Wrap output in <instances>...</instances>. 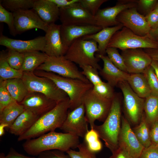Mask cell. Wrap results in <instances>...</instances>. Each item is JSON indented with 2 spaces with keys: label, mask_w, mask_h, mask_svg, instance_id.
I'll return each instance as SVG.
<instances>
[{
  "label": "cell",
  "mask_w": 158,
  "mask_h": 158,
  "mask_svg": "<svg viewBox=\"0 0 158 158\" xmlns=\"http://www.w3.org/2000/svg\"><path fill=\"white\" fill-rule=\"evenodd\" d=\"M116 20L123 27L139 36L148 35L151 30L145 16L138 11L136 7L123 11L117 16Z\"/></svg>",
  "instance_id": "obj_13"
},
{
  "label": "cell",
  "mask_w": 158,
  "mask_h": 158,
  "mask_svg": "<svg viewBox=\"0 0 158 158\" xmlns=\"http://www.w3.org/2000/svg\"><path fill=\"white\" fill-rule=\"evenodd\" d=\"M99 138L98 133L93 128L88 130L84 138V142L88 148L95 153L99 152L102 148V144Z\"/></svg>",
  "instance_id": "obj_34"
},
{
  "label": "cell",
  "mask_w": 158,
  "mask_h": 158,
  "mask_svg": "<svg viewBox=\"0 0 158 158\" xmlns=\"http://www.w3.org/2000/svg\"><path fill=\"white\" fill-rule=\"evenodd\" d=\"M143 49L152 60L158 61V49L145 48Z\"/></svg>",
  "instance_id": "obj_52"
},
{
  "label": "cell",
  "mask_w": 158,
  "mask_h": 158,
  "mask_svg": "<svg viewBox=\"0 0 158 158\" xmlns=\"http://www.w3.org/2000/svg\"><path fill=\"white\" fill-rule=\"evenodd\" d=\"M153 10L154 11L158 14V1H157V4Z\"/></svg>",
  "instance_id": "obj_56"
},
{
  "label": "cell",
  "mask_w": 158,
  "mask_h": 158,
  "mask_svg": "<svg viewBox=\"0 0 158 158\" xmlns=\"http://www.w3.org/2000/svg\"><path fill=\"white\" fill-rule=\"evenodd\" d=\"M78 148V151L70 149L66 152L71 158H97L95 153L90 150L84 142L80 143Z\"/></svg>",
  "instance_id": "obj_38"
},
{
  "label": "cell",
  "mask_w": 158,
  "mask_h": 158,
  "mask_svg": "<svg viewBox=\"0 0 158 158\" xmlns=\"http://www.w3.org/2000/svg\"><path fill=\"white\" fill-rule=\"evenodd\" d=\"M85 114V107L82 103L73 110L68 111L60 129L65 133L84 138L89 130Z\"/></svg>",
  "instance_id": "obj_14"
},
{
  "label": "cell",
  "mask_w": 158,
  "mask_h": 158,
  "mask_svg": "<svg viewBox=\"0 0 158 158\" xmlns=\"http://www.w3.org/2000/svg\"><path fill=\"white\" fill-rule=\"evenodd\" d=\"M107 0H80L81 5L91 14L94 16L99 8Z\"/></svg>",
  "instance_id": "obj_44"
},
{
  "label": "cell",
  "mask_w": 158,
  "mask_h": 158,
  "mask_svg": "<svg viewBox=\"0 0 158 158\" xmlns=\"http://www.w3.org/2000/svg\"><path fill=\"white\" fill-rule=\"evenodd\" d=\"M148 35L153 40L158 42V26L154 29H151Z\"/></svg>",
  "instance_id": "obj_53"
},
{
  "label": "cell",
  "mask_w": 158,
  "mask_h": 158,
  "mask_svg": "<svg viewBox=\"0 0 158 158\" xmlns=\"http://www.w3.org/2000/svg\"><path fill=\"white\" fill-rule=\"evenodd\" d=\"M6 86L12 97L20 103L28 93L22 78H15L6 80Z\"/></svg>",
  "instance_id": "obj_28"
},
{
  "label": "cell",
  "mask_w": 158,
  "mask_h": 158,
  "mask_svg": "<svg viewBox=\"0 0 158 158\" xmlns=\"http://www.w3.org/2000/svg\"><path fill=\"white\" fill-rule=\"evenodd\" d=\"M32 8L49 25L59 19V8L50 0H35Z\"/></svg>",
  "instance_id": "obj_23"
},
{
  "label": "cell",
  "mask_w": 158,
  "mask_h": 158,
  "mask_svg": "<svg viewBox=\"0 0 158 158\" xmlns=\"http://www.w3.org/2000/svg\"><path fill=\"white\" fill-rule=\"evenodd\" d=\"M36 70L54 73L61 76L76 78L90 83L82 74L74 63L64 56H49L46 61Z\"/></svg>",
  "instance_id": "obj_9"
},
{
  "label": "cell",
  "mask_w": 158,
  "mask_h": 158,
  "mask_svg": "<svg viewBox=\"0 0 158 158\" xmlns=\"http://www.w3.org/2000/svg\"><path fill=\"white\" fill-rule=\"evenodd\" d=\"M79 138L70 133L54 131L26 140L22 146L27 153L32 156L38 155L44 151L52 150L66 152L70 149L78 148L80 144Z\"/></svg>",
  "instance_id": "obj_1"
},
{
  "label": "cell",
  "mask_w": 158,
  "mask_h": 158,
  "mask_svg": "<svg viewBox=\"0 0 158 158\" xmlns=\"http://www.w3.org/2000/svg\"><path fill=\"white\" fill-rule=\"evenodd\" d=\"M45 42L44 36L38 37L27 40L13 39L2 35L0 37L1 45L7 48L23 53L33 51H41L43 52Z\"/></svg>",
  "instance_id": "obj_20"
},
{
  "label": "cell",
  "mask_w": 158,
  "mask_h": 158,
  "mask_svg": "<svg viewBox=\"0 0 158 158\" xmlns=\"http://www.w3.org/2000/svg\"><path fill=\"white\" fill-rule=\"evenodd\" d=\"M117 86L122 92L124 110L128 118L133 124L138 123L143 115L145 99L136 94L127 81L121 82Z\"/></svg>",
  "instance_id": "obj_10"
},
{
  "label": "cell",
  "mask_w": 158,
  "mask_h": 158,
  "mask_svg": "<svg viewBox=\"0 0 158 158\" xmlns=\"http://www.w3.org/2000/svg\"><path fill=\"white\" fill-rule=\"evenodd\" d=\"M102 28L95 25H61V35L63 44L67 48L76 40L97 32Z\"/></svg>",
  "instance_id": "obj_21"
},
{
  "label": "cell",
  "mask_w": 158,
  "mask_h": 158,
  "mask_svg": "<svg viewBox=\"0 0 158 158\" xmlns=\"http://www.w3.org/2000/svg\"><path fill=\"white\" fill-rule=\"evenodd\" d=\"M112 102L97 96L92 88L86 92L83 97L82 103L85 107V117L91 128H94L96 120L101 121L106 119Z\"/></svg>",
  "instance_id": "obj_8"
},
{
  "label": "cell",
  "mask_w": 158,
  "mask_h": 158,
  "mask_svg": "<svg viewBox=\"0 0 158 158\" xmlns=\"http://www.w3.org/2000/svg\"><path fill=\"white\" fill-rule=\"evenodd\" d=\"M144 112L149 126L158 120V95L151 94L145 99Z\"/></svg>",
  "instance_id": "obj_30"
},
{
  "label": "cell",
  "mask_w": 158,
  "mask_h": 158,
  "mask_svg": "<svg viewBox=\"0 0 158 158\" xmlns=\"http://www.w3.org/2000/svg\"><path fill=\"white\" fill-rule=\"evenodd\" d=\"M20 103L25 109L29 110L40 116L52 109L57 103L43 94L28 92Z\"/></svg>",
  "instance_id": "obj_19"
},
{
  "label": "cell",
  "mask_w": 158,
  "mask_h": 158,
  "mask_svg": "<svg viewBox=\"0 0 158 158\" xmlns=\"http://www.w3.org/2000/svg\"><path fill=\"white\" fill-rule=\"evenodd\" d=\"M151 91V94L158 95V79L153 67L150 65L142 73Z\"/></svg>",
  "instance_id": "obj_39"
},
{
  "label": "cell",
  "mask_w": 158,
  "mask_h": 158,
  "mask_svg": "<svg viewBox=\"0 0 158 158\" xmlns=\"http://www.w3.org/2000/svg\"><path fill=\"white\" fill-rule=\"evenodd\" d=\"M139 158H158V146L152 144L144 148Z\"/></svg>",
  "instance_id": "obj_46"
},
{
  "label": "cell",
  "mask_w": 158,
  "mask_h": 158,
  "mask_svg": "<svg viewBox=\"0 0 158 158\" xmlns=\"http://www.w3.org/2000/svg\"><path fill=\"white\" fill-rule=\"evenodd\" d=\"M61 27V25L51 24L49 25L45 32V44L43 52L49 56H64L68 49L63 42Z\"/></svg>",
  "instance_id": "obj_18"
},
{
  "label": "cell",
  "mask_w": 158,
  "mask_h": 158,
  "mask_svg": "<svg viewBox=\"0 0 158 158\" xmlns=\"http://www.w3.org/2000/svg\"><path fill=\"white\" fill-rule=\"evenodd\" d=\"M127 81L132 90L140 97L145 99L151 94L149 86L142 73L130 74Z\"/></svg>",
  "instance_id": "obj_26"
},
{
  "label": "cell",
  "mask_w": 158,
  "mask_h": 158,
  "mask_svg": "<svg viewBox=\"0 0 158 158\" xmlns=\"http://www.w3.org/2000/svg\"><path fill=\"white\" fill-rule=\"evenodd\" d=\"M150 136L152 144L158 145V120L156 121L150 126Z\"/></svg>",
  "instance_id": "obj_48"
},
{
  "label": "cell",
  "mask_w": 158,
  "mask_h": 158,
  "mask_svg": "<svg viewBox=\"0 0 158 158\" xmlns=\"http://www.w3.org/2000/svg\"><path fill=\"white\" fill-rule=\"evenodd\" d=\"M98 51V44L96 41L82 37L76 40L71 44L64 56L81 68L89 65L100 70L101 68L98 63L100 59L95 55Z\"/></svg>",
  "instance_id": "obj_5"
},
{
  "label": "cell",
  "mask_w": 158,
  "mask_h": 158,
  "mask_svg": "<svg viewBox=\"0 0 158 158\" xmlns=\"http://www.w3.org/2000/svg\"><path fill=\"white\" fill-rule=\"evenodd\" d=\"M113 88L108 83L103 82L94 85L92 89L93 92L100 97L112 101L116 95Z\"/></svg>",
  "instance_id": "obj_35"
},
{
  "label": "cell",
  "mask_w": 158,
  "mask_h": 158,
  "mask_svg": "<svg viewBox=\"0 0 158 158\" xmlns=\"http://www.w3.org/2000/svg\"><path fill=\"white\" fill-rule=\"evenodd\" d=\"M7 49L6 58L8 63L14 69L20 70L24 62V53L9 48Z\"/></svg>",
  "instance_id": "obj_36"
},
{
  "label": "cell",
  "mask_w": 158,
  "mask_h": 158,
  "mask_svg": "<svg viewBox=\"0 0 158 158\" xmlns=\"http://www.w3.org/2000/svg\"><path fill=\"white\" fill-rule=\"evenodd\" d=\"M96 56L103 62V67L99 70V74L112 87L117 86L121 82L127 81L130 74L116 66L107 56L97 54Z\"/></svg>",
  "instance_id": "obj_22"
},
{
  "label": "cell",
  "mask_w": 158,
  "mask_h": 158,
  "mask_svg": "<svg viewBox=\"0 0 158 158\" xmlns=\"http://www.w3.org/2000/svg\"><path fill=\"white\" fill-rule=\"evenodd\" d=\"M0 158H6L5 154L3 153H1L0 154Z\"/></svg>",
  "instance_id": "obj_57"
},
{
  "label": "cell",
  "mask_w": 158,
  "mask_h": 158,
  "mask_svg": "<svg viewBox=\"0 0 158 158\" xmlns=\"http://www.w3.org/2000/svg\"><path fill=\"white\" fill-rule=\"evenodd\" d=\"M40 117L29 110L25 109L8 128L9 132L15 135L20 136L28 130Z\"/></svg>",
  "instance_id": "obj_25"
},
{
  "label": "cell",
  "mask_w": 158,
  "mask_h": 158,
  "mask_svg": "<svg viewBox=\"0 0 158 158\" xmlns=\"http://www.w3.org/2000/svg\"><path fill=\"white\" fill-rule=\"evenodd\" d=\"M25 110L23 106L15 101L5 107L0 112V123L7 125L8 129Z\"/></svg>",
  "instance_id": "obj_29"
},
{
  "label": "cell",
  "mask_w": 158,
  "mask_h": 158,
  "mask_svg": "<svg viewBox=\"0 0 158 158\" xmlns=\"http://www.w3.org/2000/svg\"><path fill=\"white\" fill-rule=\"evenodd\" d=\"M118 96L116 94L104 123L99 126L95 125L93 128L111 152L118 147V139L121 128L122 116L121 101Z\"/></svg>",
  "instance_id": "obj_4"
},
{
  "label": "cell",
  "mask_w": 158,
  "mask_h": 158,
  "mask_svg": "<svg viewBox=\"0 0 158 158\" xmlns=\"http://www.w3.org/2000/svg\"><path fill=\"white\" fill-rule=\"evenodd\" d=\"M69 108V98L58 103L52 109L40 116L26 132L19 136L18 141L35 138L60 128L66 118Z\"/></svg>",
  "instance_id": "obj_2"
},
{
  "label": "cell",
  "mask_w": 158,
  "mask_h": 158,
  "mask_svg": "<svg viewBox=\"0 0 158 158\" xmlns=\"http://www.w3.org/2000/svg\"><path fill=\"white\" fill-rule=\"evenodd\" d=\"M13 13L17 34L34 28L42 30L46 32L48 29L49 25L41 19L33 8L20 10Z\"/></svg>",
  "instance_id": "obj_16"
},
{
  "label": "cell",
  "mask_w": 158,
  "mask_h": 158,
  "mask_svg": "<svg viewBox=\"0 0 158 158\" xmlns=\"http://www.w3.org/2000/svg\"><path fill=\"white\" fill-rule=\"evenodd\" d=\"M0 22L6 23L10 34L15 36L17 35L15 27L14 18L13 13L5 8L0 4Z\"/></svg>",
  "instance_id": "obj_40"
},
{
  "label": "cell",
  "mask_w": 158,
  "mask_h": 158,
  "mask_svg": "<svg viewBox=\"0 0 158 158\" xmlns=\"http://www.w3.org/2000/svg\"><path fill=\"white\" fill-rule=\"evenodd\" d=\"M108 47L118 48L121 50L137 48L158 49V42L147 35H138L123 27L113 36Z\"/></svg>",
  "instance_id": "obj_7"
},
{
  "label": "cell",
  "mask_w": 158,
  "mask_h": 158,
  "mask_svg": "<svg viewBox=\"0 0 158 158\" xmlns=\"http://www.w3.org/2000/svg\"><path fill=\"white\" fill-rule=\"evenodd\" d=\"M28 92L42 93L57 103L69 98L51 80L36 75L33 72H23L22 78Z\"/></svg>",
  "instance_id": "obj_6"
},
{
  "label": "cell",
  "mask_w": 158,
  "mask_h": 158,
  "mask_svg": "<svg viewBox=\"0 0 158 158\" xmlns=\"http://www.w3.org/2000/svg\"><path fill=\"white\" fill-rule=\"evenodd\" d=\"M157 1V0H136L137 10L145 16L154 10Z\"/></svg>",
  "instance_id": "obj_43"
},
{
  "label": "cell",
  "mask_w": 158,
  "mask_h": 158,
  "mask_svg": "<svg viewBox=\"0 0 158 158\" xmlns=\"http://www.w3.org/2000/svg\"></svg>",
  "instance_id": "obj_58"
},
{
  "label": "cell",
  "mask_w": 158,
  "mask_h": 158,
  "mask_svg": "<svg viewBox=\"0 0 158 158\" xmlns=\"http://www.w3.org/2000/svg\"><path fill=\"white\" fill-rule=\"evenodd\" d=\"M59 19L64 25H95L94 16L79 3L59 8Z\"/></svg>",
  "instance_id": "obj_11"
},
{
  "label": "cell",
  "mask_w": 158,
  "mask_h": 158,
  "mask_svg": "<svg viewBox=\"0 0 158 158\" xmlns=\"http://www.w3.org/2000/svg\"><path fill=\"white\" fill-rule=\"evenodd\" d=\"M24 62L20 70L23 72H34L43 63L49 56L44 52L33 51L24 53Z\"/></svg>",
  "instance_id": "obj_27"
},
{
  "label": "cell",
  "mask_w": 158,
  "mask_h": 158,
  "mask_svg": "<svg viewBox=\"0 0 158 158\" xmlns=\"http://www.w3.org/2000/svg\"><path fill=\"white\" fill-rule=\"evenodd\" d=\"M136 6V0H118L115 6L98 11L94 16L95 25L102 29L118 25L120 24L116 20L118 15L125 9Z\"/></svg>",
  "instance_id": "obj_12"
},
{
  "label": "cell",
  "mask_w": 158,
  "mask_h": 158,
  "mask_svg": "<svg viewBox=\"0 0 158 158\" xmlns=\"http://www.w3.org/2000/svg\"><path fill=\"white\" fill-rule=\"evenodd\" d=\"M123 27L122 24H120L116 26L105 28L97 33L83 37L86 40H93L96 41L98 44V51L97 54L105 55L106 50L112 37Z\"/></svg>",
  "instance_id": "obj_24"
},
{
  "label": "cell",
  "mask_w": 158,
  "mask_h": 158,
  "mask_svg": "<svg viewBox=\"0 0 158 158\" xmlns=\"http://www.w3.org/2000/svg\"><path fill=\"white\" fill-rule=\"evenodd\" d=\"M111 152L112 155L109 158H135L126 151L119 147Z\"/></svg>",
  "instance_id": "obj_49"
},
{
  "label": "cell",
  "mask_w": 158,
  "mask_h": 158,
  "mask_svg": "<svg viewBox=\"0 0 158 158\" xmlns=\"http://www.w3.org/2000/svg\"><path fill=\"white\" fill-rule=\"evenodd\" d=\"M35 0H1L0 4L11 12L33 8Z\"/></svg>",
  "instance_id": "obj_33"
},
{
  "label": "cell",
  "mask_w": 158,
  "mask_h": 158,
  "mask_svg": "<svg viewBox=\"0 0 158 158\" xmlns=\"http://www.w3.org/2000/svg\"><path fill=\"white\" fill-rule=\"evenodd\" d=\"M55 4L59 8L69 6L74 4L78 2L80 0H50Z\"/></svg>",
  "instance_id": "obj_50"
},
{
  "label": "cell",
  "mask_w": 158,
  "mask_h": 158,
  "mask_svg": "<svg viewBox=\"0 0 158 158\" xmlns=\"http://www.w3.org/2000/svg\"><path fill=\"white\" fill-rule=\"evenodd\" d=\"M64 152L57 150H47L40 154L38 158H71Z\"/></svg>",
  "instance_id": "obj_45"
},
{
  "label": "cell",
  "mask_w": 158,
  "mask_h": 158,
  "mask_svg": "<svg viewBox=\"0 0 158 158\" xmlns=\"http://www.w3.org/2000/svg\"><path fill=\"white\" fill-rule=\"evenodd\" d=\"M132 129L138 140L144 148L152 144L150 136L149 126L143 114L139 124Z\"/></svg>",
  "instance_id": "obj_32"
},
{
  "label": "cell",
  "mask_w": 158,
  "mask_h": 158,
  "mask_svg": "<svg viewBox=\"0 0 158 158\" xmlns=\"http://www.w3.org/2000/svg\"><path fill=\"white\" fill-rule=\"evenodd\" d=\"M34 73L37 75L48 78L67 95L70 100V108L73 110L82 104L83 96L92 88L93 85L80 79L65 77L53 73L36 70Z\"/></svg>",
  "instance_id": "obj_3"
},
{
  "label": "cell",
  "mask_w": 158,
  "mask_h": 158,
  "mask_svg": "<svg viewBox=\"0 0 158 158\" xmlns=\"http://www.w3.org/2000/svg\"><path fill=\"white\" fill-rule=\"evenodd\" d=\"M6 158H36L34 157H30L25 156L18 152L13 147H11Z\"/></svg>",
  "instance_id": "obj_51"
},
{
  "label": "cell",
  "mask_w": 158,
  "mask_h": 158,
  "mask_svg": "<svg viewBox=\"0 0 158 158\" xmlns=\"http://www.w3.org/2000/svg\"><path fill=\"white\" fill-rule=\"evenodd\" d=\"M106 52L109 59L116 66L122 71L128 73L123 58L117 48L107 47Z\"/></svg>",
  "instance_id": "obj_37"
},
{
  "label": "cell",
  "mask_w": 158,
  "mask_h": 158,
  "mask_svg": "<svg viewBox=\"0 0 158 158\" xmlns=\"http://www.w3.org/2000/svg\"><path fill=\"white\" fill-rule=\"evenodd\" d=\"M81 68L82 69V74L93 86L103 82L99 76L97 69L89 65L85 66Z\"/></svg>",
  "instance_id": "obj_41"
},
{
  "label": "cell",
  "mask_w": 158,
  "mask_h": 158,
  "mask_svg": "<svg viewBox=\"0 0 158 158\" xmlns=\"http://www.w3.org/2000/svg\"><path fill=\"white\" fill-rule=\"evenodd\" d=\"M121 55L127 72L130 74L143 73L150 65L152 60L142 48L121 50Z\"/></svg>",
  "instance_id": "obj_15"
},
{
  "label": "cell",
  "mask_w": 158,
  "mask_h": 158,
  "mask_svg": "<svg viewBox=\"0 0 158 158\" xmlns=\"http://www.w3.org/2000/svg\"><path fill=\"white\" fill-rule=\"evenodd\" d=\"M150 65L153 68L158 79V61L152 60Z\"/></svg>",
  "instance_id": "obj_54"
},
{
  "label": "cell",
  "mask_w": 158,
  "mask_h": 158,
  "mask_svg": "<svg viewBox=\"0 0 158 158\" xmlns=\"http://www.w3.org/2000/svg\"><path fill=\"white\" fill-rule=\"evenodd\" d=\"M7 125L3 123H0V136H3L5 133V128H8Z\"/></svg>",
  "instance_id": "obj_55"
},
{
  "label": "cell",
  "mask_w": 158,
  "mask_h": 158,
  "mask_svg": "<svg viewBox=\"0 0 158 158\" xmlns=\"http://www.w3.org/2000/svg\"><path fill=\"white\" fill-rule=\"evenodd\" d=\"M6 52L1 51L0 53V79L4 80L15 78H22L23 72L11 67L6 58Z\"/></svg>",
  "instance_id": "obj_31"
},
{
  "label": "cell",
  "mask_w": 158,
  "mask_h": 158,
  "mask_svg": "<svg viewBox=\"0 0 158 158\" xmlns=\"http://www.w3.org/2000/svg\"><path fill=\"white\" fill-rule=\"evenodd\" d=\"M146 20L151 29H154L158 26V14L154 10L145 16Z\"/></svg>",
  "instance_id": "obj_47"
},
{
  "label": "cell",
  "mask_w": 158,
  "mask_h": 158,
  "mask_svg": "<svg viewBox=\"0 0 158 158\" xmlns=\"http://www.w3.org/2000/svg\"><path fill=\"white\" fill-rule=\"evenodd\" d=\"M118 139V147L135 158H139L144 148L140 143L128 120L122 116Z\"/></svg>",
  "instance_id": "obj_17"
},
{
  "label": "cell",
  "mask_w": 158,
  "mask_h": 158,
  "mask_svg": "<svg viewBox=\"0 0 158 158\" xmlns=\"http://www.w3.org/2000/svg\"><path fill=\"white\" fill-rule=\"evenodd\" d=\"M15 101L6 88V80L0 79V112L6 107Z\"/></svg>",
  "instance_id": "obj_42"
}]
</instances>
